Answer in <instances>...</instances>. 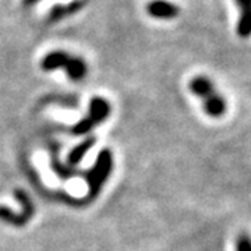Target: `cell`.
<instances>
[{
  "mask_svg": "<svg viewBox=\"0 0 251 251\" xmlns=\"http://www.w3.org/2000/svg\"><path fill=\"white\" fill-rule=\"evenodd\" d=\"M110 166H112V158H110V153L105 150L102 151L99 155L98 162L94 168V171L91 172V175L88 176L90 179L91 188H92V193L98 191V188L100 187V184L103 183V180L108 177L109 171H110Z\"/></svg>",
  "mask_w": 251,
  "mask_h": 251,
  "instance_id": "277c9868",
  "label": "cell"
},
{
  "mask_svg": "<svg viewBox=\"0 0 251 251\" xmlns=\"http://www.w3.org/2000/svg\"><path fill=\"white\" fill-rule=\"evenodd\" d=\"M234 251H251V234L242 232L234 239Z\"/></svg>",
  "mask_w": 251,
  "mask_h": 251,
  "instance_id": "ba28073f",
  "label": "cell"
},
{
  "mask_svg": "<svg viewBox=\"0 0 251 251\" xmlns=\"http://www.w3.org/2000/svg\"><path fill=\"white\" fill-rule=\"evenodd\" d=\"M239 10V18L236 32L237 35L247 39L251 36V0H234Z\"/></svg>",
  "mask_w": 251,
  "mask_h": 251,
  "instance_id": "8992f818",
  "label": "cell"
},
{
  "mask_svg": "<svg viewBox=\"0 0 251 251\" xmlns=\"http://www.w3.org/2000/svg\"><path fill=\"white\" fill-rule=\"evenodd\" d=\"M84 6V3L77 0V1H72L69 4H57L56 7L52 9V11L49 13V20L50 21H59L62 18L69 17L72 14H75L77 11H80Z\"/></svg>",
  "mask_w": 251,
  "mask_h": 251,
  "instance_id": "52a82bcc",
  "label": "cell"
},
{
  "mask_svg": "<svg viewBox=\"0 0 251 251\" xmlns=\"http://www.w3.org/2000/svg\"><path fill=\"white\" fill-rule=\"evenodd\" d=\"M147 13L156 20H173L179 16L180 9L168 0H152L147 4Z\"/></svg>",
  "mask_w": 251,
  "mask_h": 251,
  "instance_id": "5b68a950",
  "label": "cell"
},
{
  "mask_svg": "<svg viewBox=\"0 0 251 251\" xmlns=\"http://www.w3.org/2000/svg\"><path fill=\"white\" fill-rule=\"evenodd\" d=\"M41 66L45 72L63 69L72 80H81L87 74V63L78 56L67 53L64 50H54L48 53L44 57Z\"/></svg>",
  "mask_w": 251,
  "mask_h": 251,
  "instance_id": "7a4b0ae2",
  "label": "cell"
},
{
  "mask_svg": "<svg viewBox=\"0 0 251 251\" xmlns=\"http://www.w3.org/2000/svg\"><path fill=\"white\" fill-rule=\"evenodd\" d=\"M109 103L102 98H94L91 100L90 113L85 119H82L77 126H74L73 133L74 134H84L87 131H90L94 126L99 125L100 122H103L106 116L109 115Z\"/></svg>",
  "mask_w": 251,
  "mask_h": 251,
  "instance_id": "3957f363",
  "label": "cell"
},
{
  "mask_svg": "<svg viewBox=\"0 0 251 251\" xmlns=\"http://www.w3.org/2000/svg\"><path fill=\"white\" fill-rule=\"evenodd\" d=\"M92 144H94V140H92V138H90L87 143L81 144L78 148H75V150H74V151L72 152V155H70V162H72V163H78L81 158L84 156L85 151L90 148Z\"/></svg>",
  "mask_w": 251,
  "mask_h": 251,
  "instance_id": "9c48e42d",
  "label": "cell"
},
{
  "mask_svg": "<svg viewBox=\"0 0 251 251\" xmlns=\"http://www.w3.org/2000/svg\"><path fill=\"white\" fill-rule=\"evenodd\" d=\"M39 1H42V0H23V4H24L25 7H34V6L38 4Z\"/></svg>",
  "mask_w": 251,
  "mask_h": 251,
  "instance_id": "30bf717a",
  "label": "cell"
},
{
  "mask_svg": "<svg viewBox=\"0 0 251 251\" xmlns=\"http://www.w3.org/2000/svg\"><path fill=\"white\" fill-rule=\"evenodd\" d=\"M190 91L202 102V109L208 116L219 119L226 113L227 103L226 99L221 94L214 84V81L205 75L194 77L188 84Z\"/></svg>",
  "mask_w": 251,
  "mask_h": 251,
  "instance_id": "6da1fadb",
  "label": "cell"
}]
</instances>
